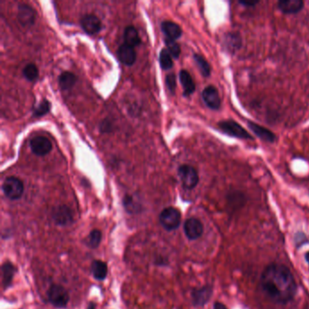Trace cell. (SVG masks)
I'll list each match as a JSON object with an SVG mask.
<instances>
[{"mask_svg": "<svg viewBox=\"0 0 309 309\" xmlns=\"http://www.w3.org/2000/svg\"><path fill=\"white\" fill-rule=\"evenodd\" d=\"M218 127L222 133L227 134L228 136L242 139V140H253L251 134L235 121H221L218 124Z\"/></svg>", "mask_w": 309, "mask_h": 309, "instance_id": "3957f363", "label": "cell"}, {"mask_svg": "<svg viewBox=\"0 0 309 309\" xmlns=\"http://www.w3.org/2000/svg\"><path fill=\"white\" fill-rule=\"evenodd\" d=\"M178 174L185 189H194L199 183L200 178L197 171L195 168L190 165L188 164L180 165L178 169Z\"/></svg>", "mask_w": 309, "mask_h": 309, "instance_id": "5b68a950", "label": "cell"}, {"mask_svg": "<svg viewBox=\"0 0 309 309\" xmlns=\"http://www.w3.org/2000/svg\"><path fill=\"white\" fill-rule=\"evenodd\" d=\"M248 126H249L250 131L262 141L269 142V143H273L275 142L276 135L269 130L266 129L265 127L258 125V124H255L253 122H249Z\"/></svg>", "mask_w": 309, "mask_h": 309, "instance_id": "5bb4252c", "label": "cell"}, {"mask_svg": "<svg viewBox=\"0 0 309 309\" xmlns=\"http://www.w3.org/2000/svg\"><path fill=\"white\" fill-rule=\"evenodd\" d=\"M213 294V287L206 285L202 288H194L191 292L192 304L196 307H203L211 300Z\"/></svg>", "mask_w": 309, "mask_h": 309, "instance_id": "52a82bcc", "label": "cell"}, {"mask_svg": "<svg viewBox=\"0 0 309 309\" xmlns=\"http://www.w3.org/2000/svg\"><path fill=\"white\" fill-rule=\"evenodd\" d=\"M159 220L163 228L168 231H172L179 228L181 221V214L176 208L168 207L160 213Z\"/></svg>", "mask_w": 309, "mask_h": 309, "instance_id": "7a4b0ae2", "label": "cell"}, {"mask_svg": "<svg viewBox=\"0 0 309 309\" xmlns=\"http://www.w3.org/2000/svg\"><path fill=\"white\" fill-rule=\"evenodd\" d=\"M102 241V233L99 229H94L87 237L86 244L91 249H96Z\"/></svg>", "mask_w": 309, "mask_h": 309, "instance_id": "83f0119b", "label": "cell"}, {"mask_svg": "<svg viewBox=\"0 0 309 309\" xmlns=\"http://www.w3.org/2000/svg\"><path fill=\"white\" fill-rule=\"evenodd\" d=\"M48 297L52 305L58 308H64L68 304V292L59 285H52L48 289Z\"/></svg>", "mask_w": 309, "mask_h": 309, "instance_id": "8992f818", "label": "cell"}, {"mask_svg": "<svg viewBox=\"0 0 309 309\" xmlns=\"http://www.w3.org/2000/svg\"><path fill=\"white\" fill-rule=\"evenodd\" d=\"M308 243V239L305 235V233L303 232H297L295 235V245L296 246V248H300L303 245Z\"/></svg>", "mask_w": 309, "mask_h": 309, "instance_id": "1f68e13d", "label": "cell"}, {"mask_svg": "<svg viewBox=\"0 0 309 309\" xmlns=\"http://www.w3.org/2000/svg\"><path fill=\"white\" fill-rule=\"evenodd\" d=\"M2 190L8 199L16 201L20 199L24 194V183L17 177H8L2 184Z\"/></svg>", "mask_w": 309, "mask_h": 309, "instance_id": "277c9868", "label": "cell"}, {"mask_svg": "<svg viewBox=\"0 0 309 309\" xmlns=\"http://www.w3.org/2000/svg\"><path fill=\"white\" fill-rule=\"evenodd\" d=\"M15 267L9 262H6L2 266V283L5 288H9L13 280Z\"/></svg>", "mask_w": 309, "mask_h": 309, "instance_id": "603a6c76", "label": "cell"}, {"mask_svg": "<svg viewBox=\"0 0 309 309\" xmlns=\"http://www.w3.org/2000/svg\"><path fill=\"white\" fill-rule=\"evenodd\" d=\"M83 30L89 34H95L102 30L103 24L97 16L94 14H87L82 17L80 21Z\"/></svg>", "mask_w": 309, "mask_h": 309, "instance_id": "9c48e42d", "label": "cell"}, {"mask_svg": "<svg viewBox=\"0 0 309 309\" xmlns=\"http://www.w3.org/2000/svg\"><path fill=\"white\" fill-rule=\"evenodd\" d=\"M258 2L255 1V2H245V1H240V4L243 5V6H248V7H251V6H255Z\"/></svg>", "mask_w": 309, "mask_h": 309, "instance_id": "e575fe53", "label": "cell"}, {"mask_svg": "<svg viewBox=\"0 0 309 309\" xmlns=\"http://www.w3.org/2000/svg\"><path fill=\"white\" fill-rule=\"evenodd\" d=\"M87 309H95V304H94V303H90V304H89V305H88V307H87Z\"/></svg>", "mask_w": 309, "mask_h": 309, "instance_id": "8d00e7d4", "label": "cell"}, {"mask_svg": "<svg viewBox=\"0 0 309 309\" xmlns=\"http://www.w3.org/2000/svg\"><path fill=\"white\" fill-rule=\"evenodd\" d=\"M185 236L189 241H196L200 239L204 231L203 224L200 219L196 218H189L187 219L183 225Z\"/></svg>", "mask_w": 309, "mask_h": 309, "instance_id": "ba28073f", "label": "cell"}, {"mask_svg": "<svg viewBox=\"0 0 309 309\" xmlns=\"http://www.w3.org/2000/svg\"><path fill=\"white\" fill-rule=\"evenodd\" d=\"M165 45L167 48L168 51L170 52V54L172 55V57L174 58H179L180 55V47L179 44L177 43L176 41L172 40V39L165 38Z\"/></svg>", "mask_w": 309, "mask_h": 309, "instance_id": "f546056e", "label": "cell"}, {"mask_svg": "<svg viewBox=\"0 0 309 309\" xmlns=\"http://www.w3.org/2000/svg\"><path fill=\"white\" fill-rule=\"evenodd\" d=\"M194 59L198 65V68L200 69L201 73L204 78H208L211 75V68L209 62L200 54H194Z\"/></svg>", "mask_w": 309, "mask_h": 309, "instance_id": "cb8c5ba5", "label": "cell"}, {"mask_svg": "<svg viewBox=\"0 0 309 309\" xmlns=\"http://www.w3.org/2000/svg\"><path fill=\"white\" fill-rule=\"evenodd\" d=\"M108 267L105 262L95 260L92 264V273L96 280H103L107 276Z\"/></svg>", "mask_w": 309, "mask_h": 309, "instance_id": "7402d4cb", "label": "cell"}, {"mask_svg": "<svg viewBox=\"0 0 309 309\" xmlns=\"http://www.w3.org/2000/svg\"><path fill=\"white\" fill-rule=\"evenodd\" d=\"M161 27L166 38L172 39L175 41L176 39L180 38L182 34V29L175 22L163 21Z\"/></svg>", "mask_w": 309, "mask_h": 309, "instance_id": "e0dca14e", "label": "cell"}, {"mask_svg": "<svg viewBox=\"0 0 309 309\" xmlns=\"http://www.w3.org/2000/svg\"><path fill=\"white\" fill-rule=\"evenodd\" d=\"M78 81V78L74 73L69 71H65L58 78V85L62 90H69L73 87Z\"/></svg>", "mask_w": 309, "mask_h": 309, "instance_id": "44dd1931", "label": "cell"}, {"mask_svg": "<svg viewBox=\"0 0 309 309\" xmlns=\"http://www.w3.org/2000/svg\"><path fill=\"white\" fill-rule=\"evenodd\" d=\"M279 9L284 14H297L304 8L302 0H282L278 3Z\"/></svg>", "mask_w": 309, "mask_h": 309, "instance_id": "2e32d148", "label": "cell"}, {"mask_svg": "<svg viewBox=\"0 0 309 309\" xmlns=\"http://www.w3.org/2000/svg\"><path fill=\"white\" fill-rule=\"evenodd\" d=\"M117 56H118L119 60L125 65H133L135 63L136 57H137L134 48H131L125 44L122 45L120 48H118Z\"/></svg>", "mask_w": 309, "mask_h": 309, "instance_id": "9a60e30c", "label": "cell"}, {"mask_svg": "<svg viewBox=\"0 0 309 309\" xmlns=\"http://www.w3.org/2000/svg\"><path fill=\"white\" fill-rule=\"evenodd\" d=\"M124 206H125V210L129 213H137L142 208L141 204L138 202L137 199H135L133 196H130V195L125 196L124 199Z\"/></svg>", "mask_w": 309, "mask_h": 309, "instance_id": "d4e9b609", "label": "cell"}, {"mask_svg": "<svg viewBox=\"0 0 309 309\" xmlns=\"http://www.w3.org/2000/svg\"><path fill=\"white\" fill-rule=\"evenodd\" d=\"M23 75L25 76L26 80L33 82L36 80L38 78L39 71L37 66L34 64H27V65L23 68Z\"/></svg>", "mask_w": 309, "mask_h": 309, "instance_id": "4316f807", "label": "cell"}, {"mask_svg": "<svg viewBox=\"0 0 309 309\" xmlns=\"http://www.w3.org/2000/svg\"><path fill=\"white\" fill-rule=\"evenodd\" d=\"M100 131L101 133H109L112 131V124L108 120H103L100 124Z\"/></svg>", "mask_w": 309, "mask_h": 309, "instance_id": "d6a6232c", "label": "cell"}, {"mask_svg": "<svg viewBox=\"0 0 309 309\" xmlns=\"http://www.w3.org/2000/svg\"><path fill=\"white\" fill-rule=\"evenodd\" d=\"M260 286L269 299L279 305L290 303L297 292V284L292 272L286 265L279 263H272L264 268Z\"/></svg>", "mask_w": 309, "mask_h": 309, "instance_id": "6da1fadb", "label": "cell"}, {"mask_svg": "<svg viewBox=\"0 0 309 309\" xmlns=\"http://www.w3.org/2000/svg\"><path fill=\"white\" fill-rule=\"evenodd\" d=\"M159 61L162 68L164 70L172 68V65H173L172 55L170 54V52L168 51L167 48L162 49V51L160 53Z\"/></svg>", "mask_w": 309, "mask_h": 309, "instance_id": "484cf974", "label": "cell"}, {"mask_svg": "<svg viewBox=\"0 0 309 309\" xmlns=\"http://www.w3.org/2000/svg\"><path fill=\"white\" fill-rule=\"evenodd\" d=\"M213 309H228L226 305L221 302H215L213 305Z\"/></svg>", "mask_w": 309, "mask_h": 309, "instance_id": "836d02e7", "label": "cell"}, {"mask_svg": "<svg viewBox=\"0 0 309 309\" xmlns=\"http://www.w3.org/2000/svg\"><path fill=\"white\" fill-rule=\"evenodd\" d=\"M31 150L36 156H45L52 150V143L48 138L36 136L31 139L29 142Z\"/></svg>", "mask_w": 309, "mask_h": 309, "instance_id": "8fae6325", "label": "cell"}, {"mask_svg": "<svg viewBox=\"0 0 309 309\" xmlns=\"http://www.w3.org/2000/svg\"><path fill=\"white\" fill-rule=\"evenodd\" d=\"M202 99L208 107L211 110H219L221 105V99L219 96V91L213 86H207L202 91Z\"/></svg>", "mask_w": 309, "mask_h": 309, "instance_id": "30bf717a", "label": "cell"}, {"mask_svg": "<svg viewBox=\"0 0 309 309\" xmlns=\"http://www.w3.org/2000/svg\"><path fill=\"white\" fill-rule=\"evenodd\" d=\"M17 19L22 26H30L35 21V11L28 4H19L17 8Z\"/></svg>", "mask_w": 309, "mask_h": 309, "instance_id": "4fadbf2b", "label": "cell"}, {"mask_svg": "<svg viewBox=\"0 0 309 309\" xmlns=\"http://www.w3.org/2000/svg\"><path fill=\"white\" fill-rule=\"evenodd\" d=\"M241 43H242V40H241L240 34H237V33H228V34H225L224 46H225V49L229 53H234L238 49H240Z\"/></svg>", "mask_w": 309, "mask_h": 309, "instance_id": "d6986e66", "label": "cell"}, {"mask_svg": "<svg viewBox=\"0 0 309 309\" xmlns=\"http://www.w3.org/2000/svg\"><path fill=\"white\" fill-rule=\"evenodd\" d=\"M305 262L307 263V265L309 266V251H307V252L305 254Z\"/></svg>", "mask_w": 309, "mask_h": 309, "instance_id": "d590c367", "label": "cell"}, {"mask_svg": "<svg viewBox=\"0 0 309 309\" xmlns=\"http://www.w3.org/2000/svg\"><path fill=\"white\" fill-rule=\"evenodd\" d=\"M52 217L55 223L59 226H68L73 223V212L68 207L65 205L56 208L53 211Z\"/></svg>", "mask_w": 309, "mask_h": 309, "instance_id": "7c38bea8", "label": "cell"}, {"mask_svg": "<svg viewBox=\"0 0 309 309\" xmlns=\"http://www.w3.org/2000/svg\"><path fill=\"white\" fill-rule=\"evenodd\" d=\"M166 86H167L168 89L172 94L175 93V89H176V76H175V74H173V73L168 74L166 76Z\"/></svg>", "mask_w": 309, "mask_h": 309, "instance_id": "4dcf8cb0", "label": "cell"}, {"mask_svg": "<svg viewBox=\"0 0 309 309\" xmlns=\"http://www.w3.org/2000/svg\"><path fill=\"white\" fill-rule=\"evenodd\" d=\"M50 106H51V104L48 102V100L44 99L41 101V103H39L38 105L34 108L33 116H34V117H42V116L46 115L50 111Z\"/></svg>", "mask_w": 309, "mask_h": 309, "instance_id": "f1b7e54d", "label": "cell"}, {"mask_svg": "<svg viewBox=\"0 0 309 309\" xmlns=\"http://www.w3.org/2000/svg\"><path fill=\"white\" fill-rule=\"evenodd\" d=\"M125 44L131 48H135L141 44V37L139 35L137 29L133 26H127L124 32Z\"/></svg>", "mask_w": 309, "mask_h": 309, "instance_id": "ffe728a7", "label": "cell"}, {"mask_svg": "<svg viewBox=\"0 0 309 309\" xmlns=\"http://www.w3.org/2000/svg\"><path fill=\"white\" fill-rule=\"evenodd\" d=\"M179 78H180V84L183 88L184 96H189V95H192L196 90V86H195V83H194L190 73L184 69L180 70Z\"/></svg>", "mask_w": 309, "mask_h": 309, "instance_id": "ac0fdd59", "label": "cell"}]
</instances>
